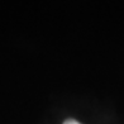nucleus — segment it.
<instances>
[{
	"instance_id": "obj_1",
	"label": "nucleus",
	"mask_w": 124,
	"mask_h": 124,
	"mask_svg": "<svg viewBox=\"0 0 124 124\" xmlns=\"http://www.w3.org/2000/svg\"><path fill=\"white\" fill-rule=\"evenodd\" d=\"M63 124H81V123H78V122L75 120V119H67V120L63 122Z\"/></svg>"
}]
</instances>
